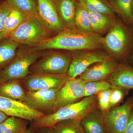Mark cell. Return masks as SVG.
Wrapping results in <instances>:
<instances>
[{
    "label": "cell",
    "mask_w": 133,
    "mask_h": 133,
    "mask_svg": "<svg viewBox=\"0 0 133 133\" xmlns=\"http://www.w3.org/2000/svg\"><path fill=\"white\" fill-rule=\"evenodd\" d=\"M102 38V36L94 32L84 33L65 29L57 35L31 47L38 51L62 50L71 51L103 49Z\"/></svg>",
    "instance_id": "6da1fadb"
},
{
    "label": "cell",
    "mask_w": 133,
    "mask_h": 133,
    "mask_svg": "<svg viewBox=\"0 0 133 133\" xmlns=\"http://www.w3.org/2000/svg\"><path fill=\"white\" fill-rule=\"evenodd\" d=\"M97 95L85 97L78 102L63 107L56 111L45 115L34 121V127H51L58 122L69 119L81 121L88 113L97 107Z\"/></svg>",
    "instance_id": "7a4b0ae2"
},
{
    "label": "cell",
    "mask_w": 133,
    "mask_h": 133,
    "mask_svg": "<svg viewBox=\"0 0 133 133\" xmlns=\"http://www.w3.org/2000/svg\"><path fill=\"white\" fill-rule=\"evenodd\" d=\"M49 50L38 51L20 45L12 62L0 71V83L11 79H22L30 74V69Z\"/></svg>",
    "instance_id": "3957f363"
},
{
    "label": "cell",
    "mask_w": 133,
    "mask_h": 133,
    "mask_svg": "<svg viewBox=\"0 0 133 133\" xmlns=\"http://www.w3.org/2000/svg\"><path fill=\"white\" fill-rule=\"evenodd\" d=\"M52 34L38 17L30 16L7 37L20 45H37L52 37Z\"/></svg>",
    "instance_id": "277c9868"
},
{
    "label": "cell",
    "mask_w": 133,
    "mask_h": 133,
    "mask_svg": "<svg viewBox=\"0 0 133 133\" xmlns=\"http://www.w3.org/2000/svg\"><path fill=\"white\" fill-rule=\"evenodd\" d=\"M131 32L121 22L116 19L106 34L102 37L104 49L114 58H120L127 55L132 44Z\"/></svg>",
    "instance_id": "5b68a950"
},
{
    "label": "cell",
    "mask_w": 133,
    "mask_h": 133,
    "mask_svg": "<svg viewBox=\"0 0 133 133\" xmlns=\"http://www.w3.org/2000/svg\"><path fill=\"white\" fill-rule=\"evenodd\" d=\"M71 59L70 52L49 50L31 66L30 74H66Z\"/></svg>",
    "instance_id": "8992f818"
},
{
    "label": "cell",
    "mask_w": 133,
    "mask_h": 133,
    "mask_svg": "<svg viewBox=\"0 0 133 133\" xmlns=\"http://www.w3.org/2000/svg\"><path fill=\"white\" fill-rule=\"evenodd\" d=\"M70 52L71 61L66 72L69 79L81 76L92 65L101 62L110 56L102 49L78 50Z\"/></svg>",
    "instance_id": "52a82bcc"
},
{
    "label": "cell",
    "mask_w": 133,
    "mask_h": 133,
    "mask_svg": "<svg viewBox=\"0 0 133 133\" xmlns=\"http://www.w3.org/2000/svg\"><path fill=\"white\" fill-rule=\"evenodd\" d=\"M69 79L66 73L31 74L22 79V83L27 91L49 90H59Z\"/></svg>",
    "instance_id": "ba28073f"
},
{
    "label": "cell",
    "mask_w": 133,
    "mask_h": 133,
    "mask_svg": "<svg viewBox=\"0 0 133 133\" xmlns=\"http://www.w3.org/2000/svg\"><path fill=\"white\" fill-rule=\"evenodd\" d=\"M133 108V96L128 99L121 105L110 109L104 117L107 133H124Z\"/></svg>",
    "instance_id": "9c48e42d"
},
{
    "label": "cell",
    "mask_w": 133,
    "mask_h": 133,
    "mask_svg": "<svg viewBox=\"0 0 133 133\" xmlns=\"http://www.w3.org/2000/svg\"><path fill=\"white\" fill-rule=\"evenodd\" d=\"M0 110L9 116L35 121L45 114L37 111L21 101L0 96Z\"/></svg>",
    "instance_id": "30bf717a"
},
{
    "label": "cell",
    "mask_w": 133,
    "mask_h": 133,
    "mask_svg": "<svg viewBox=\"0 0 133 133\" xmlns=\"http://www.w3.org/2000/svg\"><path fill=\"white\" fill-rule=\"evenodd\" d=\"M85 83L79 77L69 79L66 81L58 92L52 113L60 108L78 102L84 97Z\"/></svg>",
    "instance_id": "8fae6325"
},
{
    "label": "cell",
    "mask_w": 133,
    "mask_h": 133,
    "mask_svg": "<svg viewBox=\"0 0 133 133\" xmlns=\"http://www.w3.org/2000/svg\"><path fill=\"white\" fill-rule=\"evenodd\" d=\"M38 18L48 28L52 36L64 30L65 28L59 18L52 0H37Z\"/></svg>",
    "instance_id": "7c38bea8"
},
{
    "label": "cell",
    "mask_w": 133,
    "mask_h": 133,
    "mask_svg": "<svg viewBox=\"0 0 133 133\" xmlns=\"http://www.w3.org/2000/svg\"><path fill=\"white\" fill-rule=\"evenodd\" d=\"M57 90L26 92L25 102L29 106L46 115L52 112Z\"/></svg>",
    "instance_id": "4fadbf2b"
},
{
    "label": "cell",
    "mask_w": 133,
    "mask_h": 133,
    "mask_svg": "<svg viewBox=\"0 0 133 133\" xmlns=\"http://www.w3.org/2000/svg\"><path fill=\"white\" fill-rule=\"evenodd\" d=\"M118 65L115 58L109 56L101 62L89 66L79 78L85 82L105 80L111 75Z\"/></svg>",
    "instance_id": "5bb4252c"
},
{
    "label": "cell",
    "mask_w": 133,
    "mask_h": 133,
    "mask_svg": "<svg viewBox=\"0 0 133 133\" xmlns=\"http://www.w3.org/2000/svg\"><path fill=\"white\" fill-rule=\"evenodd\" d=\"M106 80L111 84L112 88L133 90V69L126 64H118Z\"/></svg>",
    "instance_id": "9a60e30c"
},
{
    "label": "cell",
    "mask_w": 133,
    "mask_h": 133,
    "mask_svg": "<svg viewBox=\"0 0 133 133\" xmlns=\"http://www.w3.org/2000/svg\"><path fill=\"white\" fill-rule=\"evenodd\" d=\"M77 0H52L65 29L76 30L74 21Z\"/></svg>",
    "instance_id": "2e32d148"
},
{
    "label": "cell",
    "mask_w": 133,
    "mask_h": 133,
    "mask_svg": "<svg viewBox=\"0 0 133 133\" xmlns=\"http://www.w3.org/2000/svg\"><path fill=\"white\" fill-rule=\"evenodd\" d=\"M104 114L96 107L88 113L81 121L85 133H107L105 127Z\"/></svg>",
    "instance_id": "e0dca14e"
},
{
    "label": "cell",
    "mask_w": 133,
    "mask_h": 133,
    "mask_svg": "<svg viewBox=\"0 0 133 133\" xmlns=\"http://www.w3.org/2000/svg\"><path fill=\"white\" fill-rule=\"evenodd\" d=\"M0 96L25 102L26 92L22 79H11L0 83Z\"/></svg>",
    "instance_id": "ac0fdd59"
},
{
    "label": "cell",
    "mask_w": 133,
    "mask_h": 133,
    "mask_svg": "<svg viewBox=\"0 0 133 133\" xmlns=\"http://www.w3.org/2000/svg\"><path fill=\"white\" fill-rule=\"evenodd\" d=\"M88 11L92 31L102 36L108 33L116 19L108 15Z\"/></svg>",
    "instance_id": "d6986e66"
},
{
    "label": "cell",
    "mask_w": 133,
    "mask_h": 133,
    "mask_svg": "<svg viewBox=\"0 0 133 133\" xmlns=\"http://www.w3.org/2000/svg\"><path fill=\"white\" fill-rule=\"evenodd\" d=\"M20 45L7 37L0 41V71L12 62Z\"/></svg>",
    "instance_id": "ffe728a7"
},
{
    "label": "cell",
    "mask_w": 133,
    "mask_h": 133,
    "mask_svg": "<svg viewBox=\"0 0 133 133\" xmlns=\"http://www.w3.org/2000/svg\"><path fill=\"white\" fill-rule=\"evenodd\" d=\"M76 30L84 33H92L88 10L77 0L74 21Z\"/></svg>",
    "instance_id": "44dd1931"
},
{
    "label": "cell",
    "mask_w": 133,
    "mask_h": 133,
    "mask_svg": "<svg viewBox=\"0 0 133 133\" xmlns=\"http://www.w3.org/2000/svg\"><path fill=\"white\" fill-rule=\"evenodd\" d=\"M30 16H31L13 7L5 21L3 32L9 35Z\"/></svg>",
    "instance_id": "7402d4cb"
},
{
    "label": "cell",
    "mask_w": 133,
    "mask_h": 133,
    "mask_svg": "<svg viewBox=\"0 0 133 133\" xmlns=\"http://www.w3.org/2000/svg\"><path fill=\"white\" fill-rule=\"evenodd\" d=\"M88 11L116 17L115 13L107 0H78Z\"/></svg>",
    "instance_id": "603a6c76"
},
{
    "label": "cell",
    "mask_w": 133,
    "mask_h": 133,
    "mask_svg": "<svg viewBox=\"0 0 133 133\" xmlns=\"http://www.w3.org/2000/svg\"><path fill=\"white\" fill-rule=\"evenodd\" d=\"M115 14L125 22L133 24L132 12V0H107Z\"/></svg>",
    "instance_id": "cb8c5ba5"
},
{
    "label": "cell",
    "mask_w": 133,
    "mask_h": 133,
    "mask_svg": "<svg viewBox=\"0 0 133 133\" xmlns=\"http://www.w3.org/2000/svg\"><path fill=\"white\" fill-rule=\"evenodd\" d=\"M28 121L9 116L0 124V133H19L26 129Z\"/></svg>",
    "instance_id": "d4e9b609"
},
{
    "label": "cell",
    "mask_w": 133,
    "mask_h": 133,
    "mask_svg": "<svg viewBox=\"0 0 133 133\" xmlns=\"http://www.w3.org/2000/svg\"><path fill=\"white\" fill-rule=\"evenodd\" d=\"M51 127L54 133H85L81 125V121L78 120L62 121Z\"/></svg>",
    "instance_id": "484cf974"
},
{
    "label": "cell",
    "mask_w": 133,
    "mask_h": 133,
    "mask_svg": "<svg viewBox=\"0 0 133 133\" xmlns=\"http://www.w3.org/2000/svg\"><path fill=\"white\" fill-rule=\"evenodd\" d=\"M111 89V84L107 80L85 82L84 87V97L97 95L101 92Z\"/></svg>",
    "instance_id": "4316f807"
},
{
    "label": "cell",
    "mask_w": 133,
    "mask_h": 133,
    "mask_svg": "<svg viewBox=\"0 0 133 133\" xmlns=\"http://www.w3.org/2000/svg\"><path fill=\"white\" fill-rule=\"evenodd\" d=\"M14 7L31 16L38 17L37 0H8Z\"/></svg>",
    "instance_id": "83f0119b"
},
{
    "label": "cell",
    "mask_w": 133,
    "mask_h": 133,
    "mask_svg": "<svg viewBox=\"0 0 133 133\" xmlns=\"http://www.w3.org/2000/svg\"><path fill=\"white\" fill-rule=\"evenodd\" d=\"M111 89L101 92L97 95V105L98 108L102 111L104 115L109 112L111 108L110 104Z\"/></svg>",
    "instance_id": "f1b7e54d"
},
{
    "label": "cell",
    "mask_w": 133,
    "mask_h": 133,
    "mask_svg": "<svg viewBox=\"0 0 133 133\" xmlns=\"http://www.w3.org/2000/svg\"><path fill=\"white\" fill-rule=\"evenodd\" d=\"M13 8L8 0L0 4V33L3 32L5 21Z\"/></svg>",
    "instance_id": "f546056e"
},
{
    "label": "cell",
    "mask_w": 133,
    "mask_h": 133,
    "mask_svg": "<svg viewBox=\"0 0 133 133\" xmlns=\"http://www.w3.org/2000/svg\"><path fill=\"white\" fill-rule=\"evenodd\" d=\"M128 90L119 87L112 88L110 96L111 107H114L122 101Z\"/></svg>",
    "instance_id": "4dcf8cb0"
},
{
    "label": "cell",
    "mask_w": 133,
    "mask_h": 133,
    "mask_svg": "<svg viewBox=\"0 0 133 133\" xmlns=\"http://www.w3.org/2000/svg\"><path fill=\"white\" fill-rule=\"evenodd\" d=\"M123 133H133V109L131 111L128 124Z\"/></svg>",
    "instance_id": "1f68e13d"
},
{
    "label": "cell",
    "mask_w": 133,
    "mask_h": 133,
    "mask_svg": "<svg viewBox=\"0 0 133 133\" xmlns=\"http://www.w3.org/2000/svg\"><path fill=\"white\" fill-rule=\"evenodd\" d=\"M41 129V131L38 133H52V127H44L39 128Z\"/></svg>",
    "instance_id": "d6a6232c"
},
{
    "label": "cell",
    "mask_w": 133,
    "mask_h": 133,
    "mask_svg": "<svg viewBox=\"0 0 133 133\" xmlns=\"http://www.w3.org/2000/svg\"><path fill=\"white\" fill-rule=\"evenodd\" d=\"M9 117V116L0 110V124L5 121Z\"/></svg>",
    "instance_id": "836d02e7"
},
{
    "label": "cell",
    "mask_w": 133,
    "mask_h": 133,
    "mask_svg": "<svg viewBox=\"0 0 133 133\" xmlns=\"http://www.w3.org/2000/svg\"><path fill=\"white\" fill-rule=\"evenodd\" d=\"M8 35L5 32H3L2 33H0V41L2 40L3 38L6 37L8 36Z\"/></svg>",
    "instance_id": "e575fe53"
},
{
    "label": "cell",
    "mask_w": 133,
    "mask_h": 133,
    "mask_svg": "<svg viewBox=\"0 0 133 133\" xmlns=\"http://www.w3.org/2000/svg\"><path fill=\"white\" fill-rule=\"evenodd\" d=\"M26 133H34L33 131L31 129H26Z\"/></svg>",
    "instance_id": "d590c367"
},
{
    "label": "cell",
    "mask_w": 133,
    "mask_h": 133,
    "mask_svg": "<svg viewBox=\"0 0 133 133\" xmlns=\"http://www.w3.org/2000/svg\"><path fill=\"white\" fill-rule=\"evenodd\" d=\"M132 16L133 21V0H132Z\"/></svg>",
    "instance_id": "8d00e7d4"
},
{
    "label": "cell",
    "mask_w": 133,
    "mask_h": 133,
    "mask_svg": "<svg viewBox=\"0 0 133 133\" xmlns=\"http://www.w3.org/2000/svg\"><path fill=\"white\" fill-rule=\"evenodd\" d=\"M26 130H23V131H21V132H20L19 133H26Z\"/></svg>",
    "instance_id": "74e56055"
},
{
    "label": "cell",
    "mask_w": 133,
    "mask_h": 133,
    "mask_svg": "<svg viewBox=\"0 0 133 133\" xmlns=\"http://www.w3.org/2000/svg\"><path fill=\"white\" fill-rule=\"evenodd\" d=\"M132 60L133 61V53L132 54Z\"/></svg>",
    "instance_id": "f35d334b"
},
{
    "label": "cell",
    "mask_w": 133,
    "mask_h": 133,
    "mask_svg": "<svg viewBox=\"0 0 133 133\" xmlns=\"http://www.w3.org/2000/svg\"><path fill=\"white\" fill-rule=\"evenodd\" d=\"M52 133H54V132H53V129H52Z\"/></svg>",
    "instance_id": "ab89813d"
}]
</instances>
